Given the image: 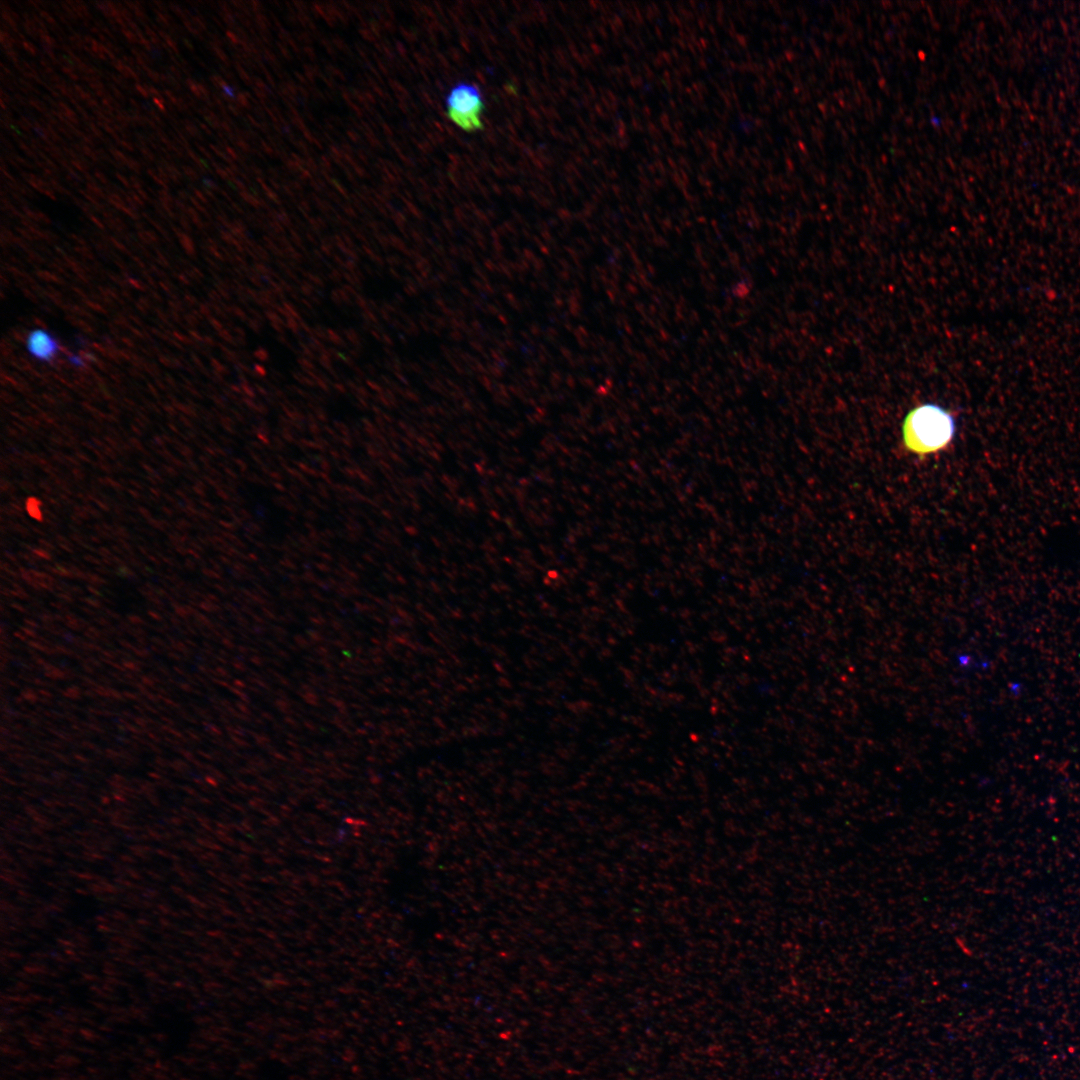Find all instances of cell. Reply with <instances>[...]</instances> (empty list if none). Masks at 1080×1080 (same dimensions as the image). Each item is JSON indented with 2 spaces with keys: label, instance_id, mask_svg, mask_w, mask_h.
Masks as SVG:
<instances>
[{
  "label": "cell",
  "instance_id": "6da1fadb",
  "mask_svg": "<svg viewBox=\"0 0 1080 1080\" xmlns=\"http://www.w3.org/2000/svg\"><path fill=\"white\" fill-rule=\"evenodd\" d=\"M956 427V419L949 410L936 403H922L906 414L901 426L902 441L913 454H934L951 444Z\"/></svg>",
  "mask_w": 1080,
  "mask_h": 1080
},
{
  "label": "cell",
  "instance_id": "7a4b0ae2",
  "mask_svg": "<svg viewBox=\"0 0 1080 1080\" xmlns=\"http://www.w3.org/2000/svg\"><path fill=\"white\" fill-rule=\"evenodd\" d=\"M445 104L448 118L462 130L474 132L483 128L484 101L477 86L467 82L456 84L447 94Z\"/></svg>",
  "mask_w": 1080,
  "mask_h": 1080
},
{
  "label": "cell",
  "instance_id": "3957f363",
  "mask_svg": "<svg viewBox=\"0 0 1080 1080\" xmlns=\"http://www.w3.org/2000/svg\"><path fill=\"white\" fill-rule=\"evenodd\" d=\"M25 347L28 354L40 362H50L60 352L58 339L45 328H34L26 337Z\"/></svg>",
  "mask_w": 1080,
  "mask_h": 1080
},
{
  "label": "cell",
  "instance_id": "277c9868",
  "mask_svg": "<svg viewBox=\"0 0 1080 1080\" xmlns=\"http://www.w3.org/2000/svg\"><path fill=\"white\" fill-rule=\"evenodd\" d=\"M67 361L74 367H83L85 365V359L81 355L75 353L69 354Z\"/></svg>",
  "mask_w": 1080,
  "mask_h": 1080
}]
</instances>
